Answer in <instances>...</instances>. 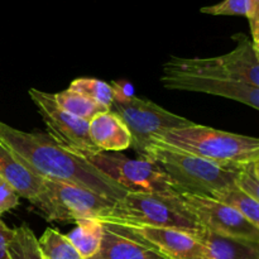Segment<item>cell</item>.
<instances>
[{
    "mask_svg": "<svg viewBox=\"0 0 259 259\" xmlns=\"http://www.w3.org/2000/svg\"><path fill=\"white\" fill-rule=\"evenodd\" d=\"M0 144L45 180L73 185L115 202L128 194L85 158L62 148L47 133H27L0 120Z\"/></svg>",
    "mask_w": 259,
    "mask_h": 259,
    "instance_id": "1",
    "label": "cell"
},
{
    "mask_svg": "<svg viewBox=\"0 0 259 259\" xmlns=\"http://www.w3.org/2000/svg\"><path fill=\"white\" fill-rule=\"evenodd\" d=\"M154 142L235 171L243 164L259 161L258 138L229 133L196 123L164 132Z\"/></svg>",
    "mask_w": 259,
    "mask_h": 259,
    "instance_id": "2",
    "label": "cell"
},
{
    "mask_svg": "<svg viewBox=\"0 0 259 259\" xmlns=\"http://www.w3.org/2000/svg\"><path fill=\"white\" fill-rule=\"evenodd\" d=\"M100 223L120 227L172 228L190 234H200L204 227L184 204L180 196L161 194L128 192L103 217Z\"/></svg>",
    "mask_w": 259,
    "mask_h": 259,
    "instance_id": "3",
    "label": "cell"
},
{
    "mask_svg": "<svg viewBox=\"0 0 259 259\" xmlns=\"http://www.w3.org/2000/svg\"><path fill=\"white\" fill-rule=\"evenodd\" d=\"M144 159L154 162L166 174L179 195L212 197L217 192L233 186L235 169L223 168L212 162L154 142Z\"/></svg>",
    "mask_w": 259,
    "mask_h": 259,
    "instance_id": "4",
    "label": "cell"
},
{
    "mask_svg": "<svg viewBox=\"0 0 259 259\" xmlns=\"http://www.w3.org/2000/svg\"><path fill=\"white\" fill-rule=\"evenodd\" d=\"M237 47L227 55L210 58L169 57L163 75H185L235 81L259 88V50L243 33L233 35Z\"/></svg>",
    "mask_w": 259,
    "mask_h": 259,
    "instance_id": "5",
    "label": "cell"
},
{
    "mask_svg": "<svg viewBox=\"0 0 259 259\" xmlns=\"http://www.w3.org/2000/svg\"><path fill=\"white\" fill-rule=\"evenodd\" d=\"M113 200L89 190L45 180L40 194L30 201L45 214L47 222L75 223L78 219H98L111 210Z\"/></svg>",
    "mask_w": 259,
    "mask_h": 259,
    "instance_id": "6",
    "label": "cell"
},
{
    "mask_svg": "<svg viewBox=\"0 0 259 259\" xmlns=\"http://www.w3.org/2000/svg\"><path fill=\"white\" fill-rule=\"evenodd\" d=\"M110 110L126 125L132 136V147L139 158L146 157L147 149L162 133L194 124V121L171 113L153 101L137 96L125 100H113Z\"/></svg>",
    "mask_w": 259,
    "mask_h": 259,
    "instance_id": "7",
    "label": "cell"
},
{
    "mask_svg": "<svg viewBox=\"0 0 259 259\" xmlns=\"http://www.w3.org/2000/svg\"><path fill=\"white\" fill-rule=\"evenodd\" d=\"M86 161L128 192L180 196L166 174L149 159H132L119 153L100 152Z\"/></svg>",
    "mask_w": 259,
    "mask_h": 259,
    "instance_id": "8",
    "label": "cell"
},
{
    "mask_svg": "<svg viewBox=\"0 0 259 259\" xmlns=\"http://www.w3.org/2000/svg\"><path fill=\"white\" fill-rule=\"evenodd\" d=\"M28 94L42 116L47 134L62 148L85 159L100 153V149L96 148L89 136V121L62 110L53 94L37 89H30Z\"/></svg>",
    "mask_w": 259,
    "mask_h": 259,
    "instance_id": "9",
    "label": "cell"
},
{
    "mask_svg": "<svg viewBox=\"0 0 259 259\" xmlns=\"http://www.w3.org/2000/svg\"><path fill=\"white\" fill-rule=\"evenodd\" d=\"M187 209L205 229L224 237L259 243V228L223 202L199 195H180Z\"/></svg>",
    "mask_w": 259,
    "mask_h": 259,
    "instance_id": "10",
    "label": "cell"
},
{
    "mask_svg": "<svg viewBox=\"0 0 259 259\" xmlns=\"http://www.w3.org/2000/svg\"><path fill=\"white\" fill-rule=\"evenodd\" d=\"M161 82L169 90L209 94L239 101L255 110L259 109V88L248 83L185 75H163Z\"/></svg>",
    "mask_w": 259,
    "mask_h": 259,
    "instance_id": "11",
    "label": "cell"
},
{
    "mask_svg": "<svg viewBox=\"0 0 259 259\" xmlns=\"http://www.w3.org/2000/svg\"><path fill=\"white\" fill-rule=\"evenodd\" d=\"M120 227V225H119ZM169 259H206V250L195 235L172 228L124 227Z\"/></svg>",
    "mask_w": 259,
    "mask_h": 259,
    "instance_id": "12",
    "label": "cell"
},
{
    "mask_svg": "<svg viewBox=\"0 0 259 259\" xmlns=\"http://www.w3.org/2000/svg\"><path fill=\"white\" fill-rule=\"evenodd\" d=\"M103 224L98 253L89 259H169L148 242L119 225Z\"/></svg>",
    "mask_w": 259,
    "mask_h": 259,
    "instance_id": "13",
    "label": "cell"
},
{
    "mask_svg": "<svg viewBox=\"0 0 259 259\" xmlns=\"http://www.w3.org/2000/svg\"><path fill=\"white\" fill-rule=\"evenodd\" d=\"M0 177L7 181L19 197L34 200L43 190L45 179L38 176L19 157L0 144Z\"/></svg>",
    "mask_w": 259,
    "mask_h": 259,
    "instance_id": "14",
    "label": "cell"
},
{
    "mask_svg": "<svg viewBox=\"0 0 259 259\" xmlns=\"http://www.w3.org/2000/svg\"><path fill=\"white\" fill-rule=\"evenodd\" d=\"M89 136L96 148L105 153H119L132 147V136L128 128L111 110L104 111L89 121Z\"/></svg>",
    "mask_w": 259,
    "mask_h": 259,
    "instance_id": "15",
    "label": "cell"
},
{
    "mask_svg": "<svg viewBox=\"0 0 259 259\" xmlns=\"http://www.w3.org/2000/svg\"><path fill=\"white\" fill-rule=\"evenodd\" d=\"M206 250V259H259V243L224 237L207 229L197 235Z\"/></svg>",
    "mask_w": 259,
    "mask_h": 259,
    "instance_id": "16",
    "label": "cell"
},
{
    "mask_svg": "<svg viewBox=\"0 0 259 259\" xmlns=\"http://www.w3.org/2000/svg\"><path fill=\"white\" fill-rule=\"evenodd\" d=\"M76 228L67 235L82 259H89L98 253L103 239V224L98 219H78Z\"/></svg>",
    "mask_w": 259,
    "mask_h": 259,
    "instance_id": "17",
    "label": "cell"
},
{
    "mask_svg": "<svg viewBox=\"0 0 259 259\" xmlns=\"http://www.w3.org/2000/svg\"><path fill=\"white\" fill-rule=\"evenodd\" d=\"M53 96H55L57 105L62 110L67 111L71 115L77 116V118L86 121H91L96 115L109 110V109L104 108L96 101L89 99L88 96L70 90V89L61 91V93L53 94Z\"/></svg>",
    "mask_w": 259,
    "mask_h": 259,
    "instance_id": "18",
    "label": "cell"
},
{
    "mask_svg": "<svg viewBox=\"0 0 259 259\" xmlns=\"http://www.w3.org/2000/svg\"><path fill=\"white\" fill-rule=\"evenodd\" d=\"M212 199L232 207L233 210L243 215L248 222L252 223L254 227L259 228V201L238 189L235 185L217 192Z\"/></svg>",
    "mask_w": 259,
    "mask_h": 259,
    "instance_id": "19",
    "label": "cell"
},
{
    "mask_svg": "<svg viewBox=\"0 0 259 259\" xmlns=\"http://www.w3.org/2000/svg\"><path fill=\"white\" fill-rule=\"evenodd\" d=\"M38 245L43 259H82L67 235L52 228L45 230L38 239Z\"/></svg>",
    "mask_w": 259,
    "mask_h": 259,
    "instance_id": "20",
    "label": "cell"
},
{
    "mask_svg": "<svg viewBox=\"0 0 259 259\" xmlns=\"http://www.w3.org/2000/svg\"><path fill=\"white\" fill-rule=\"evenodd\" d=\"M68 89L88 96L89 99L96 101L109 110L113 105V88H111L110 83L105 82V81L93 77H78L71 82Z\"/></svg>",
    "mask_w": 259,
    "mask_h": 259,
    "instance_id": "21",
    "label": "cell"
},
{
    "mask_svg": "<svg viewBox=\"0 0 259 259\" xmlns=\"http://www.w3.org/2000/svg\"><path fill=\"white\" fill-rule=\"evenodd\" d=\"M234 185L259 201V161L243 164L237 169Z\"/></svg>",
    "mask_w": 259,
    "mask_h": 259,
    "instance_id": "22",
    "label": "cell"
},
{
    "mask_svg": "<svg viewBox=\"0 0 259 259\" xmlns=\"http://www.w3.org/2000/svg\"><path fill=\"white\" fill-rule=\"evenodd\" d=\"M200 12L209 15H233V17H245L250 19L252 7L249 0H223L218 4L204 7Z\"/></svg>",
    "mask_w": 259,
    "mask_h": 259,
    "instance_id": "23",
    "label": "cell"
},
{
    "mask_svg": "<svg viewBox=\"0 0 259 259\" xmlns=\"http://www.w3.org/2000/svg\"><path fill=\"white\" fill-rule=\"evenodd\" d=\"M19 205V196L15 194L13 187L0 177V219L2 215Z\"/></svg>",
    "mask_w": 259,
    "mask_h": 259,
    "instance_id": "24",
    "label": "cell"
},
{
    "mask_svg": "<svg viewBox=\"0 0 259 259\" xmlns=\"http://www.w3.org/2000/svg\"><path fill=\"white\" fill-rule=\"evenodd\" d=\"M252 7V17L249 20L252 43L257 50H259V0H249Z\"/></svg>",
    "mask_w": 259,
    "mask_h": 259,
    "instance_id": "25",
    "label": "cell"
},
{
    "mask_svg": "<svg viewBox=\"0 0 259 259\" xmlns=\"http://www.w3.org/2000/svg\"><path fill=\"white\" fill-rule=\"evenodd\" d=\"M13 234L14 229H10L0 219V259H12L9 254V244Z\"/></svg>",
    "mask_w": 259,
    "mask_h": 259,
    "instance_id": "26",
    "label": "cell"
}]
</instances>
